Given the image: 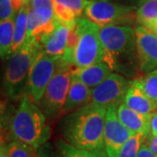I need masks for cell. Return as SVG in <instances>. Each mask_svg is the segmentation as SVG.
Instances as JSON below:
<instances>
[{"mask_svg": "<svg viewBox=\"0 0 157 157\" xmlns=\"http://www.w3.org/2000/svg\"><path fill=\"white\" fill-rule=\"evenodd\" d=\"M51 136L49 121L25 93L16 110H5L1 117V142L18 140L39 149Z\"/></svg>", "mask_w": 157, "mask_h": 157, "instance_id": "cell-1", "label": "cell"}, {"mask_svg": "<svg viewBox=\"0 0 157 157\" xmlns=\"http://www.w3.org/2000/svg\"><path fill=\"white\" fill-rule=\"evenodd\" d=\"M100 36L104 62L112 71L126 78H137L140 69L135 28L132 25H119L101 26Z\"/></svg>", "mask_w": 157, "mask_h": 157, "instance_id": "cell-2", "label": "cell"}, {"mask_svg": "<svg viewBox=\"0 0 157 157\" xmlns=\"http://www.w3.org/2000/svg\"><path fill=\"white\" fill-rule=\"evenodd\" d=\"M107 109L91 103L65 115L62 121L64 140L80 149L104 147V128Z\"/></svg>", "mask_w": 157, "mask_h": 157, "instance_id": "cell-3", "label": "cell"}, {"mask_svg": "<svg viewBox=\"0 0 157 157\" xmlns=\"http://www.w3.org/2000/svg\"><path fill=\"white\" fill-rule=\"evenodd\" d=\"M43 52L42 45L35 39H26L25 44L9 56L3 78V89L11 101H20L34 61Z\"/></svg>", "mask_w": 157, "mask_h": 157, "instance_id": "cell-4", "label": "cell"}, {"mask_svg": "<svg viewBox=\"0 0 157 157\" xmlns=\"http://www.w3.org/2000/svg\"><path fill=\"white\" fill-rule=\"evenodd\" d=\"M101 26L85 17L76 20L78 43L73 52L74 68H82L104 62V51L100 36Z\"/></svg>", "mask_w": 157, "mask_h": 157, "instance_id": "cell-5", "label": "cell"}, {"mask_svg": "<svg viewBox=\"0 0 157 157\" xmlns=\"http://www.w3.org/2000/svg\"><path fill=\"white\" fill-rule=\"evenodd\" d=\"M73 66L65 61L61 57L56 72L38 105L49 121H53L64 115V107L73 77Z\"/></svg>", "mask_w": 157, "mask_h": 157, "instance_id": "cell-6", "label": "cell"}, {"mask_svg": "<svg viewBox=\"0 0 157 157\" xmlns=\"http://www.w3.org/2000/svg\"><path fill=\"white\" fill-rule=\"evenodd\" d=\"M85 17L100 26L119 25H133L136 20V6L108 1L90 0Z\"/></svg>", "mask_w": 157, "mask_h": 157, "instance_id": "cell-7", "label": "cell"}, {"mask_svg": "<svg viewBox=\"0 0 157 157\" xmlns=\"http://www.w3.org/2000/svg\"><path fill=\"white\" fill-rule=\"evenodd\" d=\"M61 56H53L42 52L34 61L29 73L25 93L39 105L45 89L54 75Z\"/></svg>", "mask_w": 157, "mask_h": 157, "instance_id": "cell-8", "label": "cell"}, {"mask_svg": "<svg viewBox=\"0 0 157 157\" xmlns=\"http://www.w3.org/2000/svg\"><path fill=\"white\" fill-rule=\"evenodd\" d=\"M129 86L130 81L126 77L113 73L102 83L92 90L90 103L106 109L118 107L124 102Z\"/></svg>", "mask_w": 157, "mask_h": 157, "instance_id": "cell-9", "label": "cell"}, {"mask_svg": "<svg viewBox=\"0 0 157 157\" xmlns=\"http://www.w3.org/2000/svg\"><path fill=\"white\" fill-rule=\"evenodd\" d=\"M135 135L121 122L117 107L108 108L104 128V147L108 157H119L126 142Z\"/></svg>", "mask_w": 157, "mask_h": 157, "instance_id": "cell-10", "label": "cell"}, {"mask_svg": "<svg viewBox=\"0 0 157 157\" xmlns=\"http://www.w3.org/2000/svg\"><path fill=\"white\" fill-rule=\"evenodd\" d=\"M135 32L140 73L147 74L157 69V35L143 25L135 26Z\"/></svg>", "mask_w": 157, "mask_h": 157, "instance_id": "cell-11", "label": "cell"}, {"mask_svg": "<svg viewBox=\"0 0 157 157\" xmlns=\"http://www.w3.org/2000/svg\"><path fill=\"white\" fill-rule=\"evenodd\" d=\"M56 17L53 9L30 7L28 15L27 39H35L39 43L55 29Z\"/></svg>", "mask_w": 157, "mask_h": 157, "instance_id": "cell-12", "label": "cell"}, {"mask_svg": "<svg viewBox=\"0 0 157 157\" xmlns=\"http://www.w3.org/2000/svg\"><path fill=\"white\" fill-rule=\"evenodd\" d=\"M75 25L76 23L69 25L56 19L53 32L40 42L43 52L53 56H62L67 48L70 31L75 27Z\"/></svg>", "mask_w": 157, "mask_h": 157, "instance_id": "cell-13", "label": "cell"}, {"mask_svg": "<svg viewBox=\"0 0 157 157\" xmlns=\"http://www.w3.org/2000/svg\"><path fill=\"white\" fill-rule=\"evenodd\" d=\"M123 103L135 112L147 116L151 115L157 109V103L146 95L136 78H133L130 81Z\"/></svg>", "mask_w": 157, "mask_h": 157, "instance_id": "cell-14", "label": "cell"}, {"mask_svg": "<svg viewBox=\"0 0 157 157\" xmlns=\"http://www.w3.org/2000/svg\"><path fill=\"white\" fill-rule=\"evenodd\" d=\"M92 90L78 78L72 77L64 107V115L71 113L89 104L92 99Z\"/></svg>", "mask_w": 157, "mask_h": 157, "instance_id": "cell-15", "label": "cell"}, {"mask_svg": "<svg viewBox=\"0 0 157 157\" xmlns=\"http://www.w3.org/2000/svg\"><path fill=\"white\" fill-rule=\"evenodd\" d=\"M117 115L124 126L135 134H143L146 136L150 133V115L147 116L135 112L124 103L117 107Z\"/></svg>", "mask_w": 157, "mask_h": 157, "instance_id": "cell-16", "label": "cell"}, {"mask_svg": "<svg viewBox=\"0 0 157 157\" xmlns=\"http://www.w3.org/2000/svg\"><path fill=\"white\" fill-rule=\"evenodd\" d=\"M112 73V69L107 63L101 62L86 67L73 68V77L78 78L88 87L94 89Z\"/></svg>", "mask_w": 157, "mask_h": 157, "instance_id": "cell-17", "label": "cell"}, {"mask_svg": "<svg viewBox=\"0 0 157 157\" xmlns=\"http://www.w3.org/2000/svg\"><path fill=\"white\" fill-rule=\"evenodd\" d=\"M30 11L29 3H26L18 10L15 17L14 37L11 46V53L20 48L27 39L28 33V15Z\"/></svg>", "mask_w": 157, "mask_h": 157, "instance_id": "cell-18", "label": "cell"}, {"mask_svg": "<svg viewBox=\"0 0 157 157\" xmlns=\"http://www.w3.org/2000/svg\"><path fill=\"white\" fill-rule=\"evenodd\" d=\"M136 20L140 25L151 28L157 23V0H140L136 6Z\"/></svg>", "mask_w": 157, "mask_h": 157, "instance_id": "cell-19", "label": "cell"}, {"mask_svg": "<svg viewBox=\"0 0 157 157\" xmlns=\"http://www.w3.org/2000/svg\"><path fill=\"white\" fill-rule=\"evenodd\" d=\"M56 147L61 157H108L105 148L94 150L80 149L69 144L64 140H58Z\"/></svg>", "mask_w": 157, "mask_h": 157, "instance_id": "cell-20", "label": "cell"}, {"mask_svg": "<svg viewBox=\"0 0 157 157\" xmlns=\"http://www.w3.org/2000/svg\"><path fill=\"white\" fill-rule=\"evenodd\" d=\"M14 25L15 18L1 21L0 24V54L2 59H6L11 54Z\"/></svg>", "mask_w": 157, "mask_h": 157, "instance_id": "cell-21", "label": "cell"}, {"mask_svg": "<svg viewBox=\"0 0 157 157\" xmlns=\"http://www.w3.org/2000/svg\"><path fill=\"white\" fill-rule=\"evenodd\" d=\"M8 157H39V149L18 140H11L7 144Z\"/></svg>", "mask_w": 157, "mask_h": 157, "instance_id": "cell-22", "label": "cell"}, {"mask_svg": "<svg viewBox=\"0 0 157 157\" xmlns=\"http://www.w3.org/2000/svg\"><path fill=\"white\" fill-rule=\"evenodd\" d=\"M136 78L146 95L157 103V69Z\"/></svg>", "mask_w": 157, "mask_h": 157, "instance_id": "cell-23", "label": "cell"}, {"mask_svg": "<svg viewBox=\"0 0 157 157\" xmlns=\"http://www.w3.org/2000/svg\"><path fill=\"white\" fill-rule=\"evenodd\" d=\"M146 135L135 134L124 145L119 157H137L140 146L145 142Z\"/></svg>", "mask_w": 157, "mask_h": 157, "instance_id": "cell-24", "label": "cell"}, {"mask_svg": "<svg viewBox=\"0 0 157 157\" xmlns=\"http://www.w3.org/2000/svg\"><path fill=\"white\" fill-rule=\"evenodd\" d=\"M52 1L64 6L69 11L73 12L78 17H80L82 14H84L85 9L90 2V0H52Z\"/></svg>", "mask_w": 157, "mask_h": 157, "instance_id": "cell-25", "label": "cell"}, {"mask_svg": "<svg viewBox=\"0 0 157 157\" xmlns=\"http://www.w3.org/2000/svg\"><path fill=\"white\" fill-rule=\"evenodd\" d=\"M16 12L12 0H0V18L1 21L15 18Z\"/></svg>", "mask_w": 157, "mask_h": 157, "instance_id": "cell-26", "label": "cell"}, {"mask_svg": "<svg viewBox=\"0 0 157 157\" xmlns=\"http://www.w3.org/2000/svg\"><path fill=\"white\" fill-rule=\"evenodd\" d=\"M28 3L32 9H36V8L53 9V1L52 0H28Z\"/></svg>", "mask_w": 157, "mask_h": 157, "instance_id": "cell-27", "label": "cell"}, {"mask_svg": "<svg viewBox=\"0 0 157 157\" xmlns=\"http://www.w3.org/2000/svg\"><path fill=\"white\" fill-rule=\"evenodd\" d=\"M39 157H61L59 153L54 151L50 144L45 143V145L40 147L39 148Z\"/></svg>", "mask_w": 157, "mask_h": 157, "instance_id": "cell-28", "label": "cell"}, {"mask_svg": "<svg viewBox=\"0 0 157 157\" xmlns=\"http://www.w3.org/2000/svg\"><path fill=\"white\" fill-rule=\"evenodd\" d=\"M137 157H157V154H155V152H153L145 144V142L140 146L139 152H138V155Z\"/></svg>", "mask_w": 157, "mask_h": 157, "instance_id": "cell-29", "label": "cell"}, {"mask_svg": "<svg viewBox=\"0 0 157 157\" xmlns=\"http://www.w3.org/2000/svg\"><path fill=\"white\" fill-rule=\"evenodd\" d=\"M145 144L152 151L157 154V135H148L146 136Z\"/></svg>", "mask_w": 157, "mask_h": 157, "instance_id": "cell-30", "label": "cell"}, {"mask_svg": "<svg viewBox=\"0 0 157 157\" xmlns=\"http://www.w3.org/2000/svg\"><path fill=\"white\" fill-rule=\"evenodd\" d=\"M149 135H157V111L150 115V133Z\"/></svg>", "mask_w": 157, "mask_h": 157, "instance_id": "cell-31", "label": "cell"}, {"mask_svg": "<svg viewBox=\"0 0 157 157\" xmlns=\"http://www.w3.org/2000/svg\"><path fill=\"white\" fill-rule=\"evenodd\" d=\"M97 1H108V2H114V3L128 5V6H137L140 0H97Z\"/></svg>", "mask_w": 157, "mask_h": 157, "instance_id": "cell-32", "label": "cell"}, {"mask_svg": "<svg viewBox=\"0 0 157 157\" xmlns=\"http://www.w3.org/2000/svg\"><path fill=\"white\" fill-rule=\"evenodd\" d=\"M13 2V6H14V8L17 11H18V10L22 7L24 5H25L26 3H28V0H12Z\"/></svg>", "mask_w": 157, "mask_h": 157, "instance_id": "cell-33", "label": "cell"}, {"mask_svg": "<svg viewBox=\"0 0 157 157\" xmlns=\"http://www.w3.org/2000/svg\"><path fill=\"white\" fill-rule=\"evenodd\" d=\"M0 157H8L7 144H6V143H2V142H1V147H0Z\"/></svg>", "mask_w": 157, "mask_h": 157, "instance_id": "cell-34", "label": "cell"}, {"mask_svg": "<svg viewBox=\"0 0 157 157\" xmlns=\"http://www.w3.org/2000/svg\"><path fill=\"white\" fill-rule=\"evenodd\" d=\"M150 30H152V31H153V32L157 35V23L155 25H153V26H152L151 28H150Z\"/></svg>", "mask_w": 157, "mask_h": 157, "instance_id": "cell-35", "label": "cell"}]
</instances>
